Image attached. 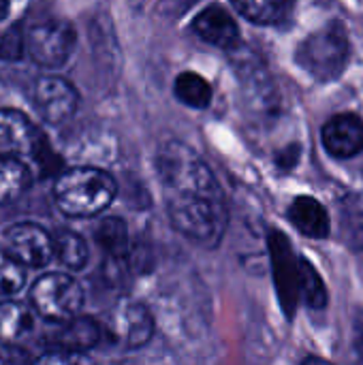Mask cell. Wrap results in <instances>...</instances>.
<instances>
[{"mask_svg": "<svg viewBox=\"0 0 363 365\" xmlns=\"http://www.w3.org/2000/svg\"><path fill=\"white\" fill-rule=\"evenodd\" d=\"M173 92L178 96V101H182L184 105L193 107V109H205L212 103V88L210 83L197 75V73H180L175 83H173Z\"/></svg>", "mask_w": 363, "mask_h": 365, "instance_id": "ffe728a7", "label": "cell"}, {"mask_svg": "<svg viewBox=\"0 0 363 365\" xmlns=\"http://www.w3.org/2000/svg\"><path fill=\"white\" fill-rule=\"evenodd\" d=\"M235 9L259 26H274L282 24L291 13L295 0H231Z\"/></svg>", "mask_w": 363, "mask_h": 365, "instance_id": "ac0fdd59", "label": "cell"}, {"mask_svg": "<svg viewBox=\"0 0 363 365\" xmlns=\"http://www.w3.org/2000/svg\"><path fill=\"white\" fill-rule=\"evenodd\" d=\"M323 145L336 158L363 152V120L355 113H338L323 126Z\"/></svg>", "mask_w": 363, "mask_h": 365, "instance_id": "8fae6325", "label": "cell"}, {"mask_svg": "<svg viewBox=\"0 0 363 365\" xmlns=\"http://www.w3.org/2000/svg\"><path fill=\"white\" fill-rule=\"evenodd\" d=\"M47 135L15 107H0V156H17L30 163L47 143Z\"/></svg>", "mask_w": 363, "mask_h": 365, "instance_id": "ba28073f", "label": "cell"}, {"mask_svg": "<svg viewBox=\"0 0 363 365\" xmlns=\"http://www.w3.org/2000/svg\"><path fill=\"white\" fill-rule=\"evenodd\" d=\"M32 167L17 156H0V207L17 203L32 186Z\"/></svg>", "mask_w": 363, "mask_h": 365, "instance_id": "5bb4252c", "label": "cell"}, {"mask_svg": "<svg viewBox=\"0 0 363 365\" xmlns=\"http://www.w3.org/2000/svg\"><path fill=\"white\" fill-rule=\"evenodd\" d=\"M349 34L340 21H329L308 34L295 51L297 64L319 81H334L349 62Z\"/></svg>", "mask_w": 363, "mask_h": 365, "instance_id": "3957f363", "label": "cell"}, {"mask_svg": "<svg viewBox=\"0 0 363 365\" xmlns=\"http://www.w3.org/2000/svg\"><path fill=\"white\" fill-rule=\"evenodd\" d=\"M28 284V267L9 250H0V297H13Z\"/></svg>", "mask_w": 363, "mask_h": 365, "instance_id": "44dd1931", "label": "cell"}, {"mask_svg": "<svg viewBox=\"0 0 363 365\" xmlns=\"http://www.w3.org/2000/svg\"><path fill=\"white\" fill-rule=\"evenodd\" d=\"M289 218L308 237L325 240L329 235V214L315 197H297L289 207Z\"/></svg>", "mask_w": 363, "mask_h": 365, "instance_id": "2e32d148", "label": "cell"}, {"mask_svg": "<svg viewBox=\"0 0 363 365\" xmlns=\"http://www.w3.org/2000/svg\"><path fill=\"white\" fill-rule=\"evenodd\" d=\"M4 244L28 269H43L56 259L53 235L36 222H15L6 227Z\"/></svg>", "mask_w": 363, "mask_h": 365, "instance_id": "9c48e42d", "label": "cell"}, {"mask_svg": "<svg viewBox=\"0 0 363 365\" xmlns=\"http://www.w3.org/2000/svg\"><path fill=\"white\" fill-rule=\"evenodd\" d=\"M28 58L26 53V32L24 24H13L0 34V60L2 62H19Z\"/></svg>", "mask_w": 363, "mask_h": 365, "instance_id": "603a6c76", "label": "cell"}, {"mask_svg": "<svg viewBox=\"0 0 363 365\" xmlns=\"http://www.w3.org/2000/svg\"><path fill=\"white\" fill-rule=\"evenodd\" d=\"M302 302L317 310L327 306V289L315 265L306 259H302Z\"/></svg>", "mask_w": 363, "mask_h": 365, "instance_id": "7402d4cb", "label": "cell"}, {"mask_svg": "<svg viewBox=\"0 0 363 365\" xmlns=\"http://www.w3.org/2000/svg\"><path fill=\"white\" fill-rule=\"evenodd\" d=\"M34 310L30 304L13 297H0V342L15 344L34 329Z\"/></svg>", "mask_w": 363, "mask_h": 365, "instance_id": "9a60e30c", "label": "cell"}, {"mask_svg": "<svg viewBox=\"0 0 363 365\" xmlns=\"http://www.w3.org/2000/svg\"><path fill=\"white\" fill-rule=\"evenodd\" d=\"M355 349H357V355L363 359V321H357V329H355Z\"/></svg>", "mask_w": 363, "mask_h": 365, "instance_id": "d4e9b609", "label": "cell"}, {"mask_svg": "<svg viewBox=\"0 0 363 365\" xmlns=\"http://www.w3.org/2000/svg\"><path fill=\"white\" fill-rule=\"evenodd\" d=\"M11 15V0H0V24Z\"/></svg>", "mask_w": 363, "mask_h": 365, "instance_id": "484cf974", "label": "cell"}, {"mask_svg": "<svg viewBox=\"0 0 363 365\" xmlns=\"http://www.w3.org/2000/svg\"><path fill=\"white\" fill-rule=\"evenodd\" d=\"M79 90L60 75H41L32 88V105L47 126L66 124L79 109Z\"/></svg>", "mask_w": 363, "mask_h": 365, "instance_id": "8992f818", "label": "cell"}, {"mask_svg": "<svg viewBox=\"0 0 363 365\" xmlns=\"http://www.w3.org/2000/svg\"><path fill=\"white\" fill-rule=\"evenodd\" d=\"M193 30L205 43L220 47V49H233L240 43L237 24L231 17V13L220 4H212L203 9L201 13H197L193 19Z\"/></svg>", "mask_w": 363, "mask_h": 365, "instance_id": "4fadbf2b", "label": "cell"}, {"mask_svg": "<svg viewBox=\"0 0 363 365\" xmlns=\"http://www.w3.org/2000/svg\"><path fill=\"white\" fill-rule=\"evenodd\" d=\"M86 293L79 280L66 272L41 274L28 289V304L45 323H66L83 308Z\"/></svg>", "mask_w": 363, "mask_h": 365, "instance_id": "5b68a950", "label": "cell"}, {"mask_svg": "<svg viewBox=\"0 0 363 365\" xmlns=\"http://www.w3.org/2000/svg\"><path fill=\"white\" fill-rule=\"evenodd\" d=\"M156 171L171 225L199 246L216 248L227 231L229 212L210 167L195 150L169 141L156 156Z\"/></svg>", "mask_w": 363, "mask_h": 365, "instance_id": "6da1fadb", "label": "cell"}, {"mask_svg": "<svg viewBox=\"0 0 363 365\" xmlns=\"http://www.w3.org/2000/svg\"><path fill=\"white\" fill-rule=\"evenodd\" d=\"M270 255L280 306L291 321L295 317L297 304L302 302V259H295L287 235L280 231L270 233Z\"/></svg>", "mask_w": 363, "mask_h": 365, "instance_id": "52a82bcc", "label": "cell"}, {"mask_svg": "<svg viewBox=\"0 0 363 365\" xmlns=\"http://www.w3.org/2000/svg\"><path fill=\"white\" fill-rule=\"evenodd\" d=\"M24 32L28 60L45 71H58L66 66L77 47L75 26L64 17L47 15L32 19L24 24Z\"/></svg>", "mask_w": 363, "mask_h": 365, "instance_id": "277c9868", "label": "cell"}, {"mask_svg": "<svg viewBox=\"0 0 363 365\" xmlns=\"http://www.w3.org/2000/svg\"><path fill=\"white\" fill-rule=\"evenodd\" d=\"M51 195L58 212L66 218H94L113 203L118 184L105 169L81 165L60 171Z\"/></svg>", "mask_w": 363, "mask_h": 365, "instance_id": "7a4b0ae2", "label": "cell"}, {"mask_svg": "<svg viewBox=\"0 0 363 365\" xmlns=\"http://www.w3.org/2000/svg\"><path fill=\"white\" fill-rule=\"evenodd\" d=\"M103 329L92 317H73L66 323H60V329L45 340V349H58L68 353L86 355L101 342Z\"/></svg>", "mask_w": 363, "mask_h": 365, "instance_id": "7c38bea8", "label": "cell"}, {"mask_svg": "<svg viewBox=\"0 0 363 365\" xmlns=\"http://www.w3.org/2000/svg\"><path fill=\"white\" fill-rule=\"evenodd\" d=\"M111 334L124 349H141L154 334V321L145 306L126 302L111 319Z\"/></svg>", "mask_w": 363, "mask_h": 365, "instance_id": "30bf717a", "label": "cell"}, {"mask_svg": "<svg viewBox=\"0 0 363 365\" xmlns=\"http://www.w3.org/2000/svg\"><path fill=\"white\" fill-rule=\"evenodd\" d=\"M53 242H56V259L64 269L81 272L88 265L90 248L79 233H75L71 229H60L53 235Z\"/></svg>", "mask_w": 363, "mask_h": 365, "instance_id": "d6986e66", "label": "cell"}, {"mask_svg": "<svg viewBox=\"0 0 363 365\" xmlns=\"http://www.w3.org/2000/svg\"><path fill=\"white\" fill-rule=\"evenodd\" d=\"M297 156H300V145H289L285 152L278 154V160H276V163H278L280 167H285V169H291V167H295Z\"/></svg>", "mask_w": 363, "mask_h": 365, "instance_id": "cb8c5ba5", "label": "cell"}, {"mask_svg": "<svg viewBox=\"0 0 363 365\" xmlns=\"http://www.w3.org/2000/svg\"><path fill=\"white\" fill-rule=\"evenodd\" d=\"M94 242L111 261H124L131 250L128 227L118 216H107L98 222L94 231Z\"/></svg>", "mask_w": 363, "mask_h": 365, "instance_id": "e0dca14e", "label": "cell"}]
</instances>
